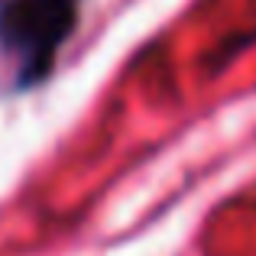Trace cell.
Instances as JSON below:
<instances>
[{
  "label": "cell",
  "mask_w": 256,
  "mask_h": 256,
  "mask_svg": "<svg viewBox=\"0 0 256 256\" xmlns=\"http://www.w3.org/2000/svg\"><path fill=\"white\" fill-rule=\"evenodd\" d=\"M82 0H0V49L16 58L20 88L39 84L78 26Z\"/></svg>",
  "instance_id": "cell-1"
}]
</instances>
